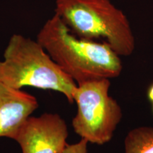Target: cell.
<instances>
[{"label": "cell", "instance_id": "obj_10", "mask_svg": "<svg viewBox=\"0 0 153 153\" xmlns=\"http://www.w3.org/2000/svg\"><path fill=\"white\" fill-rule=\"evenodd\" d=\"M152 108H153V107H152Z\"/></svg>", "mask_w": 153, "mask_h": 153}, {"label": "cell", "instance_id": "obj_8", "mask_svg": "<svg viewBox=\"0 0 153 153\" xmlns=\"http://www.w3.org/2000/svg\"><path fill=\"white\" fill-rule=\"evenodd\" d=\"M88 143L86 140L81 139L76 143L67 145L61 153H87Z\"/></svg>", "mask_w": 153, "mask_h": 153}, {"label": "cell", "instance_id": "obj_4", "mask_svg": "<svg viewBox=\"0 0 153 153\" xmlns=\"http://www.w3.org/2000/svg\"><path fill=\"white\" fill-rule=\"evenodd\" d=\"M109 79L77 84L73 94L77 106L72 126L75 133L88 143L101 145L108 143L121 120L120 105L109 95Z\"/></svg>", "mask_w": 153, "mask_h": 153}, {"label": "cell", "instance_id": "obj_7", "mask_svg": "<svg viewBox=\"0 0 153 153\" xmlns=\"http://www.w3.org/2000/svg\"><path fill=\"white\" fill-rule=\"evenodd\" d=\"M124 153H153V127L140 126L126 135Z\"/></svg>", "mask_w": 153, "mask_h": 153}, {"label": "cell", "instance_id": "obj_3", "mask_svg": "<svg viewBox=\"0 0 153 153\" xmlns=\"http://www.w3.org/2000/svg\"><path fill=\"white\" fill-rule=\"evenodd\" d=\"M55 14L74 35L90 41L103 39L119 56L135 48L131 24L110 0H56Z\"/></svg>", "mask_w": 153, "mask_h": 153}, {"label": "cell", "instance_id": "obj_5", "mask_svg": "<svg viewBox=\"0 0 153 153\" xmlns=\"http://www.w3.org/2000/svg\"><path fill=\"white\" fill-rule=\"evenodd\" d=\"M68 126L57 114L30 116L19 129L14 140L22 153H61L68 145Z\"/></svg>", "mask_w": 153, "mask_h": 153}, {"label": "cell", "instance_id": "obj_1", "mask_svg": "<svg viewBox=\"0 0 153 153\" xmlns=\"http://www.w3.org/2000/svg\"><path fill=\"white\" fill-rule=\"evenodd\" d=\"M36 41L76 84L120 76V56L105 42L80 38L54 14L44 24Z\"/></svg>", "mask_w": 153, "mask_h": 153}, {"label": "cell", "instance_id": "obj_9", "mask_svg": "<svg viewBox=\"0 0 153 153\" xmlns=\"http://www.w3.org/2000/svg\"><path fill=\"white\" fill-rule=\"evenodd\" d=\"M148 97L150 101L153 104V84L149 87L148 90Z\"/></svg>", "mask_w": 153, "mask_h": 153}, {"label": "cell", "instance_id": "obj_2", "mask_svg": "<svg viewBox=\"0 0 153 153\" xmlns=\"http://www.w3.org/2000/svg\"><path fill=\"white\" fill-rule=\"evenodd\" d=\"M0 81L16 89L30 87L57 91L70 104L77 86L36 40L21 34L11 36L4 51Z\"/></svg>", "mask_w": 153, "mask_h": 153}, {"label": "cell", "instance_id": "obj_6", "mask_svg": "<svg viewBox=\"0 0 153 153\" xmlns=\"http://www.w3.org/2000/svg\"><path fill=\"white\" fill-rule=\"evenodd\" d=\"M38 106L34 96L0 81V137L14 140L22 124Z\"/></svg>", "mask_w": 153, "mask_h": 153}]
</instances>
